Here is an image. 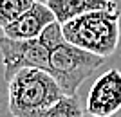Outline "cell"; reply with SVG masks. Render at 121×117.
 Wrapping results in <instances>:
<instances>
[{
  "label": "cell",
  "mask_w": 121,
  "mask_h": 117,
  "mask_svg": "<svg viewBox=\"0 0 121 117\" xmlns=\"http://www.w3.org/2000/svg\"><path fill=\"white\" fill-rule=\"evenodd\" d=\"M63 38L96 56H112L119 45V9L92 11L61 25Z\"/></svg>",
  "instance_id": "1"
},
{
  "label": "cell",
  "mask_w": 121,
  "mask_h": 117,
  "mask_svg": "<svg viewBox=\"0 0 121 117\" xmlns=\"http://www.w3.org/2000/svg\"><path fill=\"white\" fill-rule=\"evenodd\" d=\"M7 106L13 117H33L65 97L54 77L38 69L20 70L7 83Z\"/></svg>",
  "instance_id": "2"
},
{
  "label": "cell",
  "mask_w": 121,
  "mask_h": 117,
  "mask_svg": "<svg viewBox=\"0 0 121 117\" xmlns=\"http://www.w3.org/2000/svg\"><path fill=\"white\" fill-rule=\"evenodd\" d=\"M105 63V58L71 45L61 38L49 49V74L54 77L65 97H78V90L87 77Z\"/></svg>",
  "instance_id": "3"
},
{
  "label": "cell",
  "mask_w": 121,
  "mask_h": 117,
  "mask_svg": "<svg viewBox=\"0 0 121 117\" xmlns=\"http://www.w3.org/2000/svg\"><path fill=\"white\" fill-rule=\"evenodd\" d=\"M0 56L7 83L24 69H38L49 72V49L40 41V38L11 40L0 36Z\"/></svg>",
  "instance_id": "4"
},
{
  "label": "cell",
  "mask_w": 121,
  "mask_h": 117,
  "mask_svg": "<svg viewBox=\"0 0 121 117\" xmlns=\"http://www.w3.org/2000/svg\"><path fill=\"white\" fill-rule=\"evenodd\" d=\"M121 110V72L110 69L98 77L87 96L85 112L91 117H112Z\"/></svg>",
  "instance_id": "5"
},
{
  "label": "cell",
  "mask_w": 121,
  "mask_h": 117,
  "mask_svg": "<svg viewBox=\"0 0 121 117\" xmlns=\"http://www.w3.org/2000/svg\"><path fill=\"white\" fill-rule=\"evenodd\" d=\"M52 22H56V18L52 11L47 7V4L35 2V5L29 11H25L20 18H16L2 31L5 38L11 40H36Z\"/></svg>",
  "instance_id": "6"
},
{
  "label": "cell",
  "mask_w": 121,
  "mask_h": 117,
  "mask_svg": "<svg viewBox=\"0 0 121 117\" xmlns=\"http://www.w3.org/2000/svg\"><path fill=\"white\" fill-rule=\"evenodd\" d=\"M47 7L52 11L58 24H67L72 18L92 11H116L117 4L114 0H49Z\"/></svg>",
  "instance_id": "7"
},
{
  "label": "cell",
  "mask_w": 121,
  "mask_h": 117,
  "mask_svg": "<svg viewBox=\"0 0 121 117\" xmlns=\"http://www.w3.org/2000/svg\"><path fill=\"white\" fill-rule=\"evenodd\" d=\"M85 108L81 106L78 97H61L52 106L38 112L33 117H83Z\"/></svg>",
  "instance_id": "8"
},
{
  "label": "cell",
  "mask_w": 121,
  "mask_h": 117,
  "mask_svg": "<svg viewBox=\"0 0 121 117\" xmlns=\"http://www.w3.org/2000/svg\"><path fill=\"white\" fill-rule=\"evenodd\" d=\"M36 0H0V27L4 29L35 5Z\"/></svg>",
  "instance_id": "9"
},
{
  "label": "cell",
  "mask_w": 121,
  "mask_h": 117,
  "mask_svg": "<svg viewBox=\"0 0 121 117\" xmlns=\"http://www.w3.org/2000/svg\"><path fill=\"white\" fill-rule=\"evenodd\" d=\"M36 2H42V4H47V2H49V0H36Z\"/></svg>",
  "instance_id": "10"
}]
</instances>
